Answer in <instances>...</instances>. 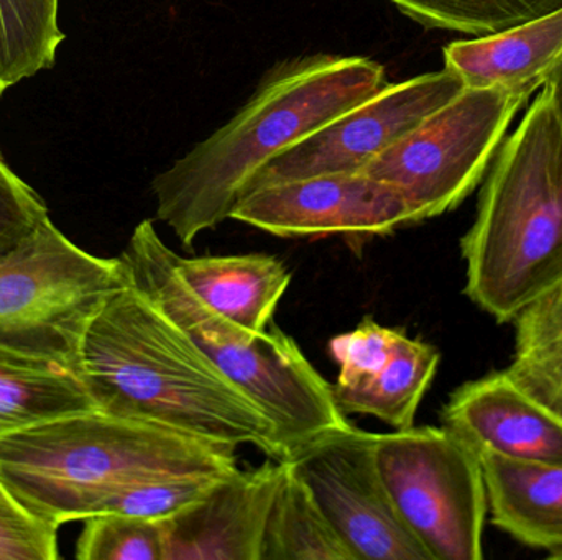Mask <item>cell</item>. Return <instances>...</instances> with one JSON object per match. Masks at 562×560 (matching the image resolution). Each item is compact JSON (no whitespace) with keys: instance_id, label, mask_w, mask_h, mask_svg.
I'll use <instances>...</instances> for the list:
<instances>
[{"instance_id":"6da1fadb","label":"cell","mask_w":562,"mask_h":560,"mask_svg":"<svg viewBox=\"0 0 562 560\" xmlns=\"http://www.w3.org/2000/svg\"><path fill=\"white\" fill-rule=\"evenodd\" d=\"M79 375L102 413L283 460L269 414L131 279L89 324Z\"/></svg>"},{"instance_id":"7a4b0ae2","label":"cell","mask_w":562,"mask_h":560,"mask_svg":"<svg viewBox=\"0 0 562 560\" xmlns=\"http://www.w3.org/2000/svg\"><path fill=\"white\" fill-rule=\"evenodd\" d=\"M385 84L383 66L362 56L280 62L224 127L154 178L158 219L190 249L201 233L229 219L247 181L263 164Z\"/></svg>"},{"instance_id":"3957f363","label":"cell","mask_w":562,"mask_h":560,"mask_svg":"<svg viewBox=\"0 0 562 560\" xmlns=\"http://www.w3.org/2000/svg\"><path fill=\"white\" fill-rule=\"evenodd\" d=\"M236 447L102 411L69 414L0 439V480L33 516L65 523L112 515L151 480L237 472Z\"/></svg>"},{"instance_id":"277c9868","label":"cell","mask_w":562,"mask_h":560,"mask_svg":"<svg viewBox=\"0 0 562 560\" xmlns=\"http://www.w3.org/2000/svg\"><path fill=\"white\" fill-rule=\"evenodd\" d=\"M461 252L465 295L498 324L562 282V121L548 88L498 147Z\"/></svg>"},{"instance_id":"5b68a950","label":"cell","mask_w":562,"mask_h":560,"mask_svg":"<svg viewBox=\"0 0 562 560\" xmlns=\"http://www.w3.org/2000/svg\"><path fill=\"white\" fill-rule=\"evenodd\" d=\"M119 259L145 293L200 351L249 395L276 424L283 460L306 441L349 426L333 385L304 357L300 345L272 325L250 332L207 308L180 278L175 252L151 220L135 227Z\"/></svg>"},{"instance_id":"8992f818","label":"cell","mask_w":562,"mask_h":560,"mask_svg":"<svg viewBox=\"0 0 562 560\" xmlns=\"http://www.w3.org/2000/svg\"><path fill=\"white\" fill-rule=\"evenodd\" d=\"M127 283L121 259L85 252L46 217L0 253V351L79 375L89 324Z\"/></svg>"},{"instance_id":"52a82bcc","label":"cell","mask_w":562,"mask_h":560,"mask_svg":"<svg viewBox=\"0 0 562 560\" xmlns=\"http://www.w3.org/2000/svg\"><path fill=\"white\" fill-rule=\"evenodd\" d=\"M533 91L465 88L373 158L362 173L393 184L412 210V224L456 209L487 174L518 112Z\"/></svg>"},{"instance_id":"ba28073f","label":"cell","mask_w":562,"mask_h":560,"mask_svg":"<svg viewBox=\"0 0 562 560\" xmlns=\"http://www.w3.org/2000/svg\"><path fill=\"white\" fill-rule=\"evenodd\" d=\"M375 460L396 513L431 560L484 558V470L458 434L446 426L376 434Z\"/></svg>"},{"instance_id":"9c48e42d","label":"cell","mask_w":562,"mask_h":560,"mask_svg":"<svg viewBox=\"0 0 562 560\" xmlns=\"http://www.w3.org/2000/svg\"><path fill=\"white\" fill-rule=\"evenodd\" d=\"M376 434L349 424L288 453L327 522L356 560H431L400 518L375 460Z\"/></svg>"},{"instance_id":"30bf717a","label":"cell","mask_w":562,"mask_h":560,"mask_svg":"<svg viewBox=\"0 0 562 560\" xmlns=\"http://www.w3.org/2000/svg\"><path fill=\"white\" fill-rule=\"evenodd\" d=\"M465 84L451 69L390 84L263 164L243 194L329 173H360L373 158L458 98ZM239 197V199H240Z\"/></svg>"},{"instance_id":"8fae6325","label":"cell","mask_w":562,"mask_h":560,"mask_svg":"<svg viewBox=\"0 0 562 560\" xmlns=\"http://www.w3.org/2000/svg\"><path fill=\"white\" fill-rule=\"evenodd\" d=\"M229 219L284 239L376 237L409 226L412 210L393 184L360 171L259 187L234 204Z\"/></svg>"},{"instance_id":"7c38bea8","label":"cell","mask_w":562,"mask_h":560,"mask_svg":"<svg viewBox=\"0 0 562 560\" xmlns=\"http://www.w3.org/2000/svg\"><path fill=\"white\" fill-rule=\"evenodd\" d=\"M286 464L237 470L203 499L164 519L167 560H262L270 512Z\"/></svg>"},{"instance_id":"4fadbf2b","label":"cell","mask_w":562,"mask_h":560,"mask_svg":"<svg viewBox=\"0 0 562 560\" xmlns=\"http://www.w3.org/2000/svg\"><path fill=\"white\" fill-rule=\"evenodd\" d=\"M441 420L472 450L562 466V418L521 390L507 370L456 388Z\"/></svg>"},{"instance_id":"5bb4252c","label":"cell","mask_w":562,"mask_h":560,"mask_svg":"<svg viewBox=\"0 0 562 560\" xmlns=\"http://www.w3.org/2000/svg\"><path fill=\"white\" fill-rule=\"evenodd\" d=\"M484 470L492 525L515 541L562 559V466L475 450Z\"/></svg>"},{"instance_id":"9a60e30c","label":"cell","mask_w":562,"mask_h":560,"mask_svg":"<svg viewBox=\"0 0 562 560\" xmlns=\"http://www.w3.org/2000/svg\"><path fill=\"white\" fill-rule=\"evenodd\" d=\"M175 268L207 308L250 332L266 331L272 324L291 282L286 265L266 253L193 259L175 253Z\"/></svg>"},{"instance_id":"2e32d148","label":"cell","mask_w":562,"mask_h":560,"mask_svg":"<svg viewBox=\"0 0 562 560\" xmlns=\"http://www.w3.org/2000/svg\"><path fill=\"white\" fill-rule=\"evenodd\" d=\"M562 52V7L495 35L446 46L445 65L468 89L502 88L537 91Z\"/></svg>"},{"instance_id":"e0dca14e","label":"cell","mask_w":562,"mask_h":560,"mask_svg":"<svg viewBox=\"0 0 562 560\" xmlns=\"http://www.w3.org/2000/svg\"><path fill=\"white\" fill-rule=\"evenodd\" d=\"M95 410L75 372L0 351V439L46 421Z\"/></svg>"},{"instance_id":"ac0fdd59","label":"cell","mask_w":562,"mask_h":560,"mask_svg":"<svg viewBox=\"0 0 562 560\" xmlns=\"http://www.w3.org/2000/svg\"><path fill=\"white\" fill-rule=\"evenodd\" d=\"M441 354L422 339L403 334L389 364L366 384L336 390L334 398L344 414H367L395 430L415 426L416 411L428 391Z\"/></svg>"},{"instance_id":"d6986e66","label":"cell","mask_w":562,"mask_h":560,"mask_svg":"<svg viewBox=\"0 0 562 560\" xmlns=\"http://www.w3.org/2000/svg\"><path fill=\"white\" fill-rule=\"evenodd\" d=\"M515 351L507 374L562 418V282L514 318Z\"/></svg>"},{"instance_id":"ffe728a7","label":"cell","mask_w":562,"mask_h":560,"mask_svg":"<svg viewBox=\"0 0 562 560\" xmlns=\"http://www.w3.org/2000/svg\"><path fill=\"white\" fill-rule=\"evenodd\" d=\"M262 560H356L288 464L270 512Z\"/></svg>"},{"instance_id":"44dd1931","label":"cell","mask_w":562,"mask_h":560,"mask_svg":"<svg viewBox=\"0 0 562 560\" xmlns=\"http://www.w3.org/2000/svg\"><path fill=\"white\" fill-rule=\"evenodd\" d=\"M59 0H0V95L55 65Z\"/></svg>"},{"instance_id":"7402d4cb","label":"cell","mask_w":562,"mask_h":560,"mask_svg":"<svg viewBox=\"0 0 562 560\" xmlns=\"http://www.w3.org/2000/svg\"><path fill=\"white\" fill-rule=\"evenodd\" d=\"M406 16L428 26L487 36L561 9L562 0H389Z\"/></svg>"},{"instance_id":"603a6c76","label":"cell","mask_w":562,"mask_h":560,"mask_svg":"<svg viewBox=\"0 0 562 560\" xmlns=\"http://www.w3.org/2000/svg\"><path fill=\"white\" fill-rule=\"evenodd\" d=\"M79 560H167L164 519L101 515L85 519L76 542Z\"/></svg>"},{"instance_id":"cb8c5ba5","label":"cell","mask_w":562,"mask_h":560,"mask_svg":"<svg viewBox=\"0 0 562 560\" xmlns=\"http://www.w3.org/2000/svg\"><path fill=\"white\" fill-rule=\"evenodd\" d=\"M405 331L385 328L373 319L360 322L353 331L330 339L329 354L339 365L336 390H349L375 377L392 358Z\"/></svg>"},{"instance_id":"d4e9b609","label":"cell","mask_w":562,"mask_h":560,"mask_svg":"<svg viewBox=\"0 0 562 560\" xmlns=\"http://www.w3.org/2000/svg\"><path fill=\"white\" fill-rule=\"evenodd\" d=\"M58 558V528L23 508L0 480V560Z\"/></svg>"},{"instance_id":"484cf974","label":"cell","mask_w":562,"mask_h":560,"mask_svg":"<svg viewBox=\"0 0 562 560\" xmlns=\"http://www.w3.org/2000/svg\"><path fill=\"white\" fill-rule=\"evenodd\" d=\"M48 216L45 203L20 180L0 151V253L29 236Z\"/></svg>"},{"instance_id":"4316f807","label":"cell","mask_w":562,"mask_h":560,"mask_svg":"<svg viewBox=\"0 0 562 560\" xmlns=\"http://www.w3.org/2000/svg\"><path fill=\"white\" fill-rule=\"evenodd\" d=\"M541 88H548V91H550L554 107H557L562 121V52L558 56L557 61L548 69L547 75H544Z\"/></svg>"}]
</instances>
